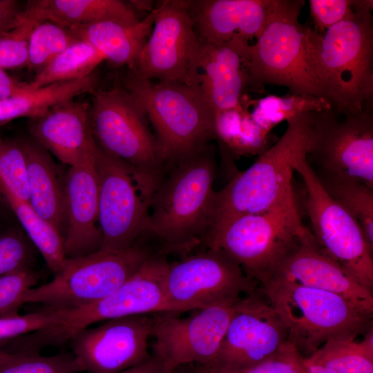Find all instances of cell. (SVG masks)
Segmentation results:
<instances>
[{"label": "cell", "mask_w": 373, "mask_h": 373, "mask_svg": "<svg viewBox=\"0 0 373 373\" xmlns=\"http://www.w3.org/2000/svg\"><path fill=\"white\" fill-rule=\"evenodd\" d=\"M306 160L317 173L350 177L373 188V109L315 111Z\"/></svg>", "instance_id": "4fadbf2b"}, {"label": "cell", "mask_w": 373, "mask_h": 373, "mask_svg": "<svg viewBox=\"0 0 373 373\" xmlns=\"http://www.w3.org/2000/svg\"><path fill=\"white\" fill-rule=\"evenodd\" d=\"M35 247L17 229L0 231V276L25 267H32Z\"/></svg>", "instance_id": "f35d334b"}, {"label": "cell", "mask_w": 373, "mask_h": 373, "mask_svg": "<svg viewBox=\"0 0 373 373\" xmlns=\"http://www.w3.org/2000/svg\"><path fill=\"white\" fill-rule=\"evenodd\" d=\"M38 21L25 17L15 28L0 33V68L17 70L27 66L30 35Z\"/></svg>", "instance_id": "ab89813d"}, {"label": "cell", "mask_w": 373, "mask_h": 373, "mask_svg": "<svg viewBox=\"0 0 373 373\" xmlns=\"http://www.w3.org/2000/svg\"><path fill=\"white\" fill-rule=\"evenodd\" d=\"M249 46V40L241 36L220 45L199 38L195 66L203 73H198V82L215 115L243 107L241 95L247 86L245 61Z\"/></svg>", "instance_id": "ffe728a7"}, {"label": "cell", "mask_w": 373, "mask_h": 373, "mask_svg": "<svg viewBox=\"0 0 373 373\" xmlns=\"http://www.w3.org/2000/svg\"><path fill=\"white\" fill-rule=\"evenodd\" d=\"M151 314L104 321L73 335L67 342L81 372L119 373L150 356Z\"/></svg>", "instance_id": "ac0fdd59"}, {"label": "cell", "mask_w": 373, "mask_h": 373, "mask_svg": "<svg viewBox=\"0 0 373 373\" xmlns=\"http://www.w3.org/2000/svg\"><path fill=\"white\" fill-rule=\"evenodd\" d=\"M281 0L189 1V11L198 37L220 45L241 36L256 38Z\"/></svg>", "instance_id": "44dd1931"}, {"label": "cell", "mask_w": 373, "mask_h": 373, "mask_svg": "<svg viewBox=\"0 0 373 373\" xmlns=\"http://www.w3.org/2000/svg\"><path fill=\"white\" fill-rule=\"evenodd\" d=\"M314 173L327 193L358 222L373 249V188L350 177Z\"/></svg>", "instance_id": "1f68e13d"}, {"label": "cell", "mask_w": 373, "mask_h": 373, "mask_svg": "<svg viewBox=\"0 0 373 373\" xmlns=\"http://www.w3.org/2000/svg\"><path fill=\"white\" fill-rule=\"evenodd\" d=\"M145 236L133 247L121 251L99 249L88 255L66 258L62 270L52 280L31 288L24 303L46 310L86 306L108 296L132 277L160 247Z\"/></svg>", "instance_id": "9c48e42d"}, {"label": "cell", "mask_w": 373, "mask_h": 373, "mask_svg": "<svg viewBox=\"0 0 373 373\" xmlns=\"http://www.w3.org/2000/svg\"><path fill=\"white\" fill-rule=\"evenodd\" d=\"M28 90V83L21 82L0 68V99H6Z\"/></svg>", "instance_id": "ee69618b"}, {"label": "cell", "mask_w": 373, "mask_h": 373, "mask_svg": "<svg viewBox=\"0 0 373 373\" xmlns=\"http://www.w3.org/2000/svg\"><path fill=\"white\" fill-rule=\"evenodd\" d=\"M1 32H3L0 31V33H1Z\"/></svg>", "instance_id": "c3c4849f"}, {"label": "cell", "mask_w": 373, "mask_h": 373, "mask_svg": "<svg viewBox=\"0 0 373 373\" xmlns=\"http://www.w3.org/2000/svg\"><path fill=\"white\" fill-rule=\"evenodd\" d=\"M305 1L281 0L256 42L247 49V86H284L289 93L326 99L314 68L312 28L298 20Z\"/></svg>", "instance_id": "8992f818"}, {"label": "cell", "mask_w": 373, "mask_h": 373, "mask_svg": "<svg viewBox=\"0 0 373 373\" xmlns=\"http://www.w3.org/2000/svg\"><path fill=\"white\" fill-rule=\"evenodd\" d=\"M216 130L220 148L232 157L260 155L275 143L271 133L260 127L243 107L216 114Z\"/></svg>", "instance_id": "f1b7e54d"}, {"label": "cell", "mask_w": 373, "mask_h": 373, "mask_svg": "<svg viewBox=\"0 0 373 373\" xmlns=\"http://www.w3.org/2000/svg\"><path fill=\"white\" fill-rule=\"evenodd\" d=\"M71 352L43 356L40 352H7L0 349V373H79Z\"/></svg>", "instance_id": "e575fe53"}, {"label": "cell", "mask_w": 373, "mask_h": 373, "mask_svg": "<svg viewBox=\"0 0 373 373\" xmlns=\"http://www.w3.org/2000/svg\"><path fill=\"white\" fill-rule=\"evenodd\" d=\"M216 171L211 143L166 163L149 202L146 233L168 254H186L203 242L211 224Z\"/></svg>", "instance_id": "6da1fadb"}, {"label": "cell", "mask_w": 373, "mask_h": 373, "mask_svg": "<svg viewBox=\"0 0 373 373\" xmlns=\"http://www.w3.org/2000/svg\"><path fill=\"white\" fill-rule=\"evenodd\" d=\"M287 343L285 326L260 290L242 298L216 356L209 367L233 370L276 355Z\"/></svg>", "instance_id": "e0dca14e"}, {"label": "cell", "mask_w": 373, "mask_h": 373, "mask_svg": "<svg viewBox=\"0 0 373 373\" xmlns=\"http://www.w3.org/2000/svg\"><path fill=\"white\" fill-rule=\"evenodd\" d=\"M307 229L294 197L263 213L224 222L209 231L203 243L224 251L260 285L272 276Z\"/></svg>", "instance_id": "ba28073f"}, {"label": "cell", "mask_w": 373, "mask_h": 373, "mask_svg": "<svg viewBox=\"0 0 373 373\" xmlns=\"http://www.w3.org/2000/svg\"><path fill=\"white\" fill-rule=\"evenodd\" d=\"M131 4L133 5V8H135L139 10H146L151 12L153 8H152V1H131Z\"/></svg>", "instance_id": "7dc6e473"}, {"label": "cell", "mask_w": 373, "mask_h": 373, "mask_svg": "<svg viewBox=\"0 0 373 373\" xmlns=\"http://www.w3.org/2000/svg\"><path fill=\"white\" fill-rule=\"evenodd\" d=\"M67 227L66 258L99 251L102 237L98 224L99 185L93 160L70 166L64 181Z\"/></svg>", "instance_id": "603a6c76"}, {"label": "cell", "mask_w": 373, "mask_h": 373, "mask_svg": "<svg viewBox=\"0 0 373 373\" xmlns=\"http://www.w3.org/2000/svg\"><path fill=\"white\" fill-rule=\"evenodd\" d=\"M167 255L162 250L154 254L132 277L103 299L86 306L49 310L57 316L56 323L13 338L12 349L19 352H40L47 347L64 345L76 333L101 321L175 312L167 300L164 289L169 262Z\"/></svg>", "instance_id": "5b68a950"}, {"label": "cell", "mask_w": 373, "mask_h": 373, "mask_svg": "<svg viewBox=\"0 0 373 373\" xmlns=\"http://www.w3.org/2000/svg\"><path fill=\"white\" fill-rule=\"evenodd\" d=\"M242 299L200 309L185 318L177 316L176 312L152 314V354L171 373L182 365L209 363L218 353Z\"/></svg>", "instance_id": "2e32d148"}, {"label": "cell", "mask_w": 373, "mask_h": 373, "mask_svg": "<svg viewBox=\"0 0 373 373\" xmlns=\"http://www.w3.org/2000/svg\"><path fill=\"white\" fill-rule=\"evenodd\" d=\"M156 8L135 23L106 21L68 28L77 39L88 41L114 66L131 69L151 32Z\"/></svg>", "instance_id": "d4e9b609"}, {"label": "cell", "mask_w": 373, "mask_h": 373, "mask_svg": "<svg viewBox=\"0 0 373 373\" xmlns=\"http://www.w3.org/2000/svg\"><path fill=\"white\" fill-rule=\"evenodd\" d=\"M306 191L305 207L309 230L320 249L361 285L373 289V249L354 217L325 190L306 160L298 157L293 164Z\"/></svg>", "instance_id": "8fae6325"}, {"label": "cell", "mask_w": 373, "mask_h": 373, "mask_svg": "<svg viewBox=\"0 0 373 373\" xmlns=\"http://www.w3.org/2000/svg\"><path fill=\"white\" fill-rule=\"evenodd\" d=\"M97 79L93 73L75 80L61 82L0 99V127L21 118L43 116L51 108L84 93L93 94Z\"/></svg>", "instance_id": "4316f807"}, {"label": "cell", "mask_w": 373, "mask_h": 373, "mask_svg": "<svg viewBox=\"0 0 373 373\" xmlns=\"http://www.w3.org/2000/svg\"><path fill=\"white\" fill-rule=\"evenodd\" d=\"M259 289L283 321L287 343L303 358L329 340H354L373 326V314L332 292L281 277Z\"/></svg>", "instance_id": "277c9868"}, {"label": "cell", "mask_w": 373, "mask_h": 373, "mask_svg": "<svg viewBox=\"0 0 373 373\" xmlns=\"http://www.w3.org/2000/svg\"><path fill=\"white\" fill-rule=\"evenodd\" d=\"M314 112L287 119L282 137L215 192L209 231L234 218L263 213L295 197L293 164L307 154Z\"/></svg>", "instance_id": "3957f363"}, {"label": "cell", "mask_w": 373, "mask_h": 373, "mask_svg": "<svg viewBox=\"0 0 373 373\" xmlns=\"http://www.w3.org/2000/svg\"><path fill=\"white\" fill-rule=\"evenodd\" d=\"M56 322L55 314L43 309L26 314L0 318V342L48 327Z\"/></svg>", "instance_id": "60d3db41"}, {"label": "cell", "mask_w": 373, "mask_h": 373, "mask_svg": "<svg viewBox=\"0 0 373 373\" xmlns=\"http://www.w3.org/2000/svg\"><path fill=\"white\" fill-rule=\"evenodd\" d=\"M100 249H128L146 233L148 209L158 178L143 173L97 145Z\"/></svg>", "instance_id": "30bf717a"}, {"label": "cell", "mask_w": 373, "mask_h": 373, "mask_svg": "<svg viewBox=\"0 0 373 373\" xmlns=\"http://www.w3.org/2000/svg\"><path fill=\"white\" fill-rule=\"evenodd\" d=\"M303 361L336 373H373V326L361 342L329 340Z\"/></svg>", "instance_id": "4dcf8cb0"}, {"label": "cell", "mask_w": 373, "mask_h": 373, "mask_svg": "<svg viewBox=\"0 0 373 373\" xmlns=\"http://www.w3.org/2000/svg\"><path fill=\"white\" fill-rule=\"evenodd\" d=\"M309 12L319 35L349 17L354 11V0H309Z\"/></svg>", "instance_id": "b9f144b4"}, {"label": "cell", "mask_w": 373, "mask_h": 373, "mask_svg": "<svg viewBox=\"0 0 373 373\" xmlns=\"http://www.w3.org/2000/svg\"><path fill=\"white\" fill-rule=\"evenodd\" d=\"M125 84L153 124L166 163L217 140L215 113L199 84L153 82L132 74Z\"/></svg>", "instance_id": "52a82bcc"}, {"label": "cell", "mask_w": 373, "mask_h": 373, "mask_svg": "<svg viewBox=\"0 0 373 373\" xmlns=\"http://www.w3.org/2000/svg\"><path fill=\"white\" fill-rule=\"evenodd\" d=\"M250 113L253 120L262 129L271 133L274 126L303 113L331 108L325 99L311 95H267L256 102Z\"/></svg>", "instance_id": "d6a6232c"}, {"label": "cell", "mask_w": 373, "mask_h": 373, "mask_svg": "<svg viewBox=\"0 0 373 373\" xmlns=\"http://www.w3.org/2000/svg\"><path fill=\"white\" fill-rule=\"evenodd\" d=\"M77 40L67 27L49 21L39 22L29 37L26 67L38 73Z\"/></svg>", "instance_id": "836d02e7"}, {"label": "cell", "mask_w": 373, "mask_h": 373, "mask_svg": "<svg viewBox=\"0 0 373 373\" xmlns=\"http://www.w3.org/2000/svg\"><path fill=\"white\" fill-rule=\"evenodd\" d=\"M90 104L68 100L30 119V137L70 166L93 160L97 150L89 119Z\"/></svg>", "instance_id": "7402d4cb"}, {"label": "cell", "mask_w": 373, "mask_h": 373, "mask_svg": "<svg viewBox=\"0 0 373 373\" xmlns=\"http://www.w3.org/2000/svg\"><path fill=\"white\" fill-rule=\"evenodd\" d=\"M24 17L67 28L106 21L126 23L140 21L133 9L119 0H31L25 5Z\"/></svg>", "instance_id": "484cf974"}, {"label": "cell", "mask_w": 373, "mask_h": 373, "mask_svg": "<svg viewBox=\"0 0 373 373\" xmlns=\"http://www.w3.org/2000/svg\"><path fill=\"white\" fill-rule=\"evenodd\" d=\"M303 373H336V372L321 365L307 363L304 362L303 359Z\"/></svg>", "instance_id": "bcb514c9"}, {"label": "cell", "mask_w": 373, "mask_h": 373, "mask_svg": "<svg viewBox=\"0 0 373 373\" xmlns=\"http://www.w3.org/2000/svg\"><path fill=\"white\" fill-rule=\"evenodd\" d=\"M104 60V55L86 41L78 39L54 57L28 83L29 90L86 77Z\"/></svg>", "instance_id": "f546056e"}, {"label": "cell", "mask_w": 373, "mask_h": 373, "mask_svg": "<svg viewBox=\"0 0 373 373\" xmlns=\"http://www.w3.org/2000/svg\"><path fill=\"white\" fill-rule=\"evenodd\" d=\"M258 288L231 256L211 248L169 262L164 280L167 300L177 313L236 300Z\"/></svg>", "instance_id": "5bb4252c"}, {"label": "cell", "mask_w": 373, "mask_h": 373, "mask_svg": "<svg viewBox=\"0 0 373 373\" xmlns=\"http://www.w3.org/2000/svg\"><path fill=\"white\" fill-rule=\"evenodd\" d=\"M373 1L354 0V11L311 39L316 76L326 100L342 113L373 109Z\"/></svg>", "instance_id": "7a4b0ae2"}, {"label": "cell", "mask_w": 373, "mask_h": 373, "mask_svg": "<svg viewBox=\"0 0 373 373\" xmlns=\"http://www.w3.org/2000/svg\"><path fill=\"white\" fill-rule=\"evenodd\" d=\"M24 7L16 0H0V31H9L24 20Z\"/></svg>", "instance_id": "7bdbcfd3"}, {"label": "cell", "mask_w": 373, "mask_h": 373, "mask_svg": "<svg viewBox=\"0 0 373 373\" xmlns=\"http://www.w3.org/2000/svg\"><path fill=\"white\" fill-rule=\"evenodd\" d=\"M272 277L336 294L373 314V292L320 249L309 227L277 266Z\"/></svg>", "instance_id": "d6986e66"}, {"label": "cell", "mask_w": 373, "mask_h": 373, "mask_svg": "<svg viewBox=\"0 0 373 373\" xmlns=\"http://www.w3.org/2000/svg\"><path fill=\"white\" fill-rule=\"evenodd\" d=\"M3 190L28 202L25 158L21 144L19 139L0 131V191Z\"/></svg>", "instance_id": "d590c367"}, {"label": "cell", "mask_w": 373, "mask_h": 373, "mask_svg": "<svg viewBox=\"0 0 373 373\" xmlns=\"http://www.w3.org/2000/svg\"><path fill=\"white\" fill-rule=\"evenodd\" d=\"M39 274L25 267L0 276V318L19 314L27 292L37 283Z\"/></svg>", "instance_id": "74e56055"}, {"label": "cell", "mask_w": 373, "mask_h": 373, "mask_svg": "<svg viewBox=\"0 0 373 373\" xmlns=\"http://www.w3.org/2000/svg\"><path fill=\"white\" fill-rule=\"evenodd\" d=\"M0 202L16 216L26 235L41 254L53 275L58 274L66 260L63 236L42 218L28 202L19 199L8 191L0 192Z\"/></svg>", "instance_id": "83f0119b"}, {"label": "cell", "mask_w": 373, "mask_h": 373, "mask_svg": "<svg viewBox=\"0 0 373 373\" xmlns=\"http://www.w3.org/2000/svg\"><path fill=\"white\" fill-rule=\"evenodd\" d=\"M303 357L289 343L274 356L245 368L224 370L202 364L180 366L173 373H303Z\"/></svg>", "instance_id": "8d00e7d4"}, {"label": "cell", "mask_w": 373, "mask_h": 373, "mask_svg": "<svg viewBox=\"0 0 373 373\" xmlns=\"http://www.w3.org/2000/svg\"><path fill=\"white\" fill-rule=\"evenodd\" d=\"M26 164L28 203L65 239L67 220L64 185L57 166L47 150L31 137L19 138Z\"/></svg>", "instance_id": "cb8c5ba5"}, {"label": "cell", "mask_w": 373, "mask_h": 373, "mask_svg": "<svg viewBox=\"0 0 373 373\" xmlns=\"http://www.w3.org/2000/svg\"><path fill=\"white\" fill-rule=\"evenodd\" d=\"M155 8L153 30L131 74L140 79L199 84L195 66L199 38L189 1L164 0Z\"/></svg>", "instance_id": "9a60e30c"}, {"label": "cell", "mask_w": 373, "mask_h": 373, "mask_svg": "<svg viewBox=\"0 0 373 373\" xmlns=\"http://www.w3.org/2000/svg\"><path fill=\"white\" fill-rule=\"evenodd\" d=\"M89 119L97 145L135 169L159 177L166 165L145 111L126 90H97Z\"/></svg>", "instance_id": "7c38bea8"}, {"label": "cell", "mask_w": 373, "mask_h": 373, "mask_svg": "<svg viewBox=\"0 0 373 373\" xmlns=\"http://www.w3.org/2000/svg\"><path fill=\"white\" fill-rule=\"evenodd\" d=\"M119 373H171L165 367L163 362L156 356H151L137 365Z\"/></svg>", "instance_id": "f6af8a7d"}]
</instances>
